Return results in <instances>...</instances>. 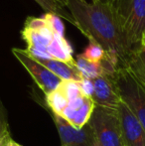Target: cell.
I'll use <instances>...</instances> for the list:
<instances>
[{"instance_id": "6da1fadb", "label": "cell", "mask_w": 145, "mask_h": 146, "mask_svg": "<svg viewBox=\"0 0 145 146\" xmlns=\"http://www.w3.org/2000/svg\"><path fill=\"white\" fill-rule=\"evenodd\" d=\"M66 7L72 14L75 27L89 42L101 46L105 53L118 59L120 68H125L132 49L118 22L113 4L99 0H68Z\"/></svg>"}, {"instance_id": "7a4b0ae2", "label": "cell", "mask_w": 145, "mask_h": 146, "mask_svg": "<svg viewBox=\"0 0 145 146\" xmlns=\"http://www.w3.org/2000/svg\"><path fill=\"white\" fill-rule=\"evenodd\" d=\"M27 51L34 59H56L75 63L73 51L66 39L50 27L43 17H28L21 31Z\"/></svg>"}, {"instance_id": "3957f363", "label": "cell", "mask_w": 145, "mask_h": 146, "mask_svg": "<svg viewBox=\"0 0 145 146\" xmlns=\"http://www.w3.org/2000/svg\"><path fill=\"white\" fill-rule=\"evenodd\" d=\"M113 7L132 51L140 45L145 33V0H115Z\"/></svg>"}, {"instance_id": "277c9868", "label": "cell", "mask_w": 145, "mask_h": 146, "mask_svg": "<svg viewBox=\"0 0 145 146\" xmlns=\"http://www.w3.org/2000/svg\"><path fill=\"white\" fill-rule=\"evenodd\" d=\"M87 123L101 146H124L117 110L95 106Z\"/></svg>"}, {"instance_id": "5b68a950", "label": "cell", "mask_w": 145, "mask_h": 146, "mask_svg": "<svg viewBox=\"0 0 145 146\" xmlns=\"http://www.w3.org/2000/svg\"><path fill=\"white\" fill-rule=\"evenodd\" d=\"M121 100L145 129V87L127 68H120L113 76Z\"/></svg>"}, {"instance_id": "8992f818", "label": "cell", "mask_w": 145, "mask_h": 146, "mask_svg": "<svg viewBox=\"0 0 145 146\" xmlns=\"http://www.w3.org/2000/svg\"><path fill=\"white\" fill-rule=\"evenodd\" d=\"M12 53L14 57L20 62V64L25 68L26 71L30 74V76L33 78L34 82L43 90L45 96L57 90L63 82L50 70H48L45 66L34 59L26 50L13 48Z\"/></svg>"}, {"instance_id": "52a82bcc", "label": "cell", "mask_w": 145, "mask_h": 146, "mask_svg": "<svg viewBox=\"0 0 145 146\" xmlns=\"http://www.w3.org/2000/svg\"><path fill=\"white\" fill-rule=\"evenodd\" d=\"M53 114L55 124L58 129L62 145L65 146H101L97 140L91 127L85 124L83 128L77 129L70 122L58 114Z\"/></svg>"}, {"instance_id": "ba28073f", "label": "cell", "mask_w": 145, "mask_h": 146, "mask_svg": "<svg viewBox=\"0 0 145 146\" xmlns=\"http://www.w3.org/2000/svg\"><path fill=\"white\" fill-rule=\"evenodd\" d=\"M117 111L121 123L124 146H145V129L122 100Z\"/></svg>"}, {"instance_id": "9c48e42d", "label": "cell", "mask_w": 145, "mask_h": 146, "mask_svg": "<svg viewBox=\"0 0 145 146\" xmlns=\"http://www.w3.org/2000/svg\"><path fill=\"white\" fill-rule=\"evenodd\" d=\"M95 92L91 96L95 106L117 110L121 102V98L116 88L113 77L101 76L93 80Z\"/></svg>"}, {"instance_id": "30bf717a", "label": "cell", "mask_w": 145, "mask_h": 146, "mask_svg": "<svg viewBox=\"0 0 145 146\" xmlns=\"http://www.w3.org/2000/svg\"><path fill=\"white\" fill-rule=\"evenodd\" d=\"M37 61L50 70L62 81L81 82L83 79L75 66V63H67L56 59H39Z\"/></svg>"}, {"instance_id": "8fae6325", "label": "cell", "mask_w": 145, "mask_h": 146, "mask_svg": "<svg viewBox=\"0 0 145 146\" xmlns=\"http://www.w3.org/2000/svg\"><path fill=\"white\" fill-rule=\"evenodd\" d=\"M95 102L91 98H85V100L83 104L77 110H72L68 106L63 111L62 116L66 119L68 122H70L73 127L77 129H81L87 124L89 118L91 116V113L95 108Z\"/></svg>"}, {"instance_id": "7c38bea8", "label": "cell", "mask_w": 145, "mask_h": 146, "mask_svg": "<svg viewBox=\"0 0 145 146\" xmlns=\"http://www.w3.org/2000/svg\"><path fill=\"white\" fill-rule=\"evenodd\" d=\"M35 1L42 7V9L46 13L54 14V15L60 17L61 19L66 20L67 22L71 23L75 27V22L72 14L70 13L68 8L65 7L58 0H35Z\"/></svg>"}, {"instance_id": "4fadbf2b", "label": "cell", "mask_w": 145, "mask_h": 146, "mask_svg": "<svg viewBox=\"0 0 145 146\" xmlns=\"http://www.w3.org/2000/svg\"><path fill=\"white\" fill-rule=\"evenodd\" d=\"M75 61V66L83 79L95 80L101 76H103V71L101 63L91 62L85 59L81 55H79Z\"/></svg>"}, {"instance_id": "5bb4252c", "label": "cell", "mask_w": 145, "mask_h": 146, "mask_svg": "<svg viewBox=\"0 0 145 146\" xmlns=\"http://www.w3.org/2000/svg\"><path fill=\"white\" fill-rule=\"evenodd\" d=\"M46 102L48 106L52 110V113L58 114V115H62L63 111L69 104L68 100L58 88L46 94Z\"/></svg>"}, {"instance_id": "9a60e30c", "label": "cell", "mask_w": 145, "mask_h": 146, "mask_svg": "<svg viewBox=\"0 0 145 146\" xmlns=\"http://www.w3.org/2000/svg\"><path fill=\"white\" fill-rule=\"evenodd\" d=\"M58 90L65 96V98L68 100V102H72L77 98L83 96L81 87L79 82L73 81H63L61 85L59 86Z\"/></svg>"}, {"instance_id": "2e32d148", "label": "cell", "mask_w": 145, "mask_h": 146, "mask_svg": "<svg viewBox=\"0 0 145 146\" xmlns=\"http://www.w3.org/2000/svg\"><path fill=\"white\" fill-rule=\"evenodd\" d=\"M85 59L93 63H99L105 55V51L101 46L95 42H89V46L85 48L83 54H81Z\"/></svg>"}, {"instance_id": "e0dca14e", "label": "cell", "mask_w": 145, "mask_h": 146, "mask_svg": "<svg viewBox=\"0 0 145 146\" xmlns=\"http://www.w3.org/2000/svg\"><path fill=\"white\" fill-rule=\"evenodd\" d=\"M43 18L50 25V27L53 30L56 31L57 33H59L62 36H65V26L60 17H58V16L54 15L52 13H45L43 15Z\"/></svg>"}, {"instance_id": "ac0fdd59", "label": "cell", "mask_w": 145, "mask_h": 146, "mask_svg": "<svg viewBox=\"0 0 145 146\" xmlns=\"http://www.w3.org/2000/svg\"><path fill=\"white\" fill-rule=\"evenodd\" d=\"M79 83V87H81V92H83V96L87 98H91L95 92V85H93V80L89 79H83Z\"/></svg>"}, {"instance_id": "d6986e66", "label": "cell", "mask_w": 145, "mask_h": 146, "mask_svg": "<svg viewBox=\"0 0 145 146\" xmlns=\"http://www.w3.org/2000/svg\"><path fill=\"white\" fill-rule=\"evenodd\" d=\"M8 132V124L7 120H6V116L4 113L3 108H2V104L0 102V137L4 136L5 134H7Z\"/></svg>"}, {"instance_id": "ffe728a7", "label": "cell", "mask_w": 145, "mask_h": 146, "mask_svg": "<svg viewBox=\"0 0 145 146\" xmlns=\"http://www.w3.org/2000/svg\"><path fill=\"white\" fill-rule=\"evenodd\" d=\"M0 146H21L19 143L15 142L13 139L10 137L9 133L4 135L1 139H0Z\"/></svg>"}, {"instance_id": "44dd1931", "label": "cell", "mask_w": 145, "mask_h": 146, "mask_svg": "<svg viewBox=\"0 0 145 146\" xmlns=\"http://www.w3.org/2000/svg\"><path fill=\"white\" fill-rule=\"evenodd\" d=\"M139 48H140V50L142 51V53H143V55L145 56V33H144L143 37H142V39H141V42H140Z\"/></svg>"}, {"instance_id": "7402d4cb", "label": "cell", "mask_w": 145, "mask_h": 146, "mask_svg": "<svg viewBox=\"0 0 145 146\" xmlns=\"http://www.w3.org/2000/svg\"><path fill=\"white\" fill-rule=\"evenodd\" d=\"M101 2H103V3H110V4H113L115 0H99Z\"/></svg>"}, {"instance_id": "603a6c76", "label": "cell", "mask_w": 145, "mask_h": 146, "mask_svg": "<svg viewBox=\"0 0 145 146\" xmlns=\"http://www.w3.org/2000/svg\"><path fill=\"white\" fill-rule=\"evenodd\" d=\"M59 2H60V3H62L63 5L65 6V7H66V5H67V2H68V0H58Z\"/></svg>"}, {"instance_id": "cb8c5ba5", "label": "cell", "mask_w": 145, "mask_h": 146, "mask_svg": "<svg viewBox=\"0 0 145 146\" xmlns=\"http://www.w3.org/2000/svg\"><path fill=\"white\" fill-rule=\"evenodd\" d=\"M5 135H6V134H5ZM2 137H3V136H2ZM2 137H0V139H1V138H2Z\"/></svg>"}, {"instance_id": "d4e9b609", "label": "cell", "mask_w": 145, "mask_h": 146, "mask_svg": "<svg viewBox=\"0 0 145 146\" xmlns=\"http://www.w3.org/2000/svg\"><path fill=\"white\" fill-rule=\"evenodd\" d=\"M62 146H65V145H62Z\"/></svg>"}, {"instance_id": "484cf974", "label": "cell", "mask_w": 145, "mask_h": 146, "mask_svg": "<svg viewBox=\"0 0 145 146\" xmlns=\"http://www.w3.org/2000/svg\"></svg>"}]
</instances>
